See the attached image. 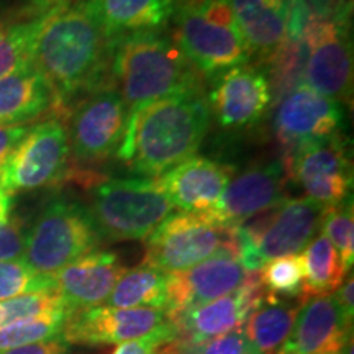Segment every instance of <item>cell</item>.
Wrapping results in <instances>:
<instances>
[{"label": "cell", "instance_id": "21", "mask_svg": "<svg viewBox=\"0 0 354 354\" xmlns=\"http://www.w3.org/2000/svg\"><path fill=\"white\" fill-rule=\"evenodd\" d=\"M125 271L117 254L97 250L66 266L53 276V281L69 315L105 304Z\"/></svg>", "mask_w": 354, "mask_h": 354}, {"label": "cell", "instance_id": "25", "mask_svg": "<svg viewBox=\"0 0 354 354\" xmlns=\"http://www.w3.org/2000/svg\"><path fill=\"white\" fill-rule=\"evenodd\" d=\"M300 304L268 294L243 326L248 342L259 354H277L289 338Z\"/></svg>", "mask_w": 354, "mask_h": 354}, {"label": "cell", "instance_id": "34", "mask_svg": "<svg viewBox=\"0 0 354 354\" xmlns=\"http://www.w3.org/2000/svg\"><path fill=\"white\" fill-rule=\"evenodd\" d=\"M177 338L176 326L169 320L166 326L161 330L154 331L151 335H146L143 338L130 339V342L120 343V346L112 354H158L159 349L165 346L166 343L172 342Z\"/></svg>", "mask_w": 354, "mask_h": 354}, {"label": "cell", "instance_id": "11", "mask_svg": "<svg viewBox=\"0 0 354 354\" xmlns=\"http://www.w3.org/2000/svg\"><path fill=\"white\" fill-rule=\"evenodd\" d=\"M128 110L112 84L84 97L69 118V149L84 165L102 162L120 149L125 136Z\"/></svg>", "mask_w": 354, "mask_h": 354}, {"label": "cell", "instance_id": "9", "mask_svg": "<svg viewBox=\"0 0 354 354\" xmlns=\"http://www.w3.org/2000/svg\"><path fill=\"white\" fill-rule=\"evenodd\" d=\"M71 156L68 130L59 118L30 128L0 169V185L8 194L28 192L63 179Z\"/></svg>", "mask_w": 354, "mask_h": 354}, {"label": "cell", "instance_id": "44", "mask_svg": "<svg viewBox=\"0 0 354 354\" xmlns=\"http://www.w3.org/2000/svg\"><path fill=\"white\" fill-rule=\"evenodd\" d=\"M277 354H289V353H286V351H281V353H277Z\"/></svg>", "mask_w": 354, "mask_h": 354}, {"label": "cell", "instance_id": "22", "mask_svg": "<svg viewBox=\"0 0 354 354\" xmlns=\"http://www.w3.org/2000/svg\"><path fill=\"white\" fill-rule=\"evenodd\" d=\"M251 57L268 61L286 38L289 0H225Z\"/></svg>", "mask_w": 354, "mask_h": 354}, {"label": "cell", "instance_id": "31", "mask_svg": "<svg viewBox=\"0 0 354 354\" xmlns=\"http://www.w3.org/2000/svg\"><path fill=\"white\" fill-rule=\"evenodd\" d=\"M322 233L338 251L343 268L348 272L353 268L354 261V215L351 197L339 205L326 209Z\"/></svg>", "mask_w": 354, "mask_h": 354}, {"label": "cell", "instance_id": "36", "mask_svg": "<svg viewBox=\"0 0 354 354\" xmlns=\"http://www.w3.org/2000/svg\"><path fill=\"white\" fill-rule=\"evenodd\" d=\"M26 232L19 218H10L0 227V263L24 259Z\"/></svg>", "mask_w": 354, "mask_h": 354}, {"label": "cell", "instance_id": "20", "mask_svg": "<svg viewBox=\"0 0 354 354\" xmlns=\"http://www.w3.org/2000/svg\"><path fill=\"white\" fill-rule=\"evenodd\" d=\"M353 320L344 315L335 294L305 297L282 348L289 354H335L351 342Z\"/></svg>", "mask_w": 354, "mask_h": 354}, {"label": "cell", "instance_id": "23", "mask_svg": "<svg viewBox=\"0 0 354 354\" xmlns=\"http://www.w3.org/2000/svg\"><path fill=\"white\" fill-rule=\"evenodd\" d=\"M109 39L122 35L165 30L177 0H81Z\"/></svg>", "mask_w": 354, "mask_h": 354}, {"label": "cell", "instance_id": "40", "mask_svg": "<svg viewBox=\"0 0 354 354\" xmlns=\"http://www.w3.org/2000/svg\"><path fill=\"white\" fill-rule=\"evenodd\" d=\"M158 354H197V348L189 346L179 339H172V342L166 343L165 346L159 349Z\"/></svg>", "mask_w": 354, "mask_h": 354}, {"label": "cell", "instance_id": "4", "mask_svg": "<svg viewBox=\"0 0 354 354\" xmlns=\"http://www.w3.org/2000/svg\"><path fill=\"white\" fill-rule=\"evenodd\" d=\"M174 41L201 76L215 79L251 61L225 0H177Z\"/></svg>", "mask_w": 354, "mask_h": 354}, {"label": "cell", "instance_id": "33", "mask_svg": "<svg viewBox=\"0 0 354 354\" xmlns=\"http://www.w3.org/2000/svg\"><path fill=\"white\" fill-rule=\"evenodd\" d=\"M0 305L3 310V325L15 320H24V318L51 315V313H66L68 315L55 287L3 300Z\"/></svg>", "mask_w": 354, "mask_h": 354}, {"label": "cell", "instance_id": "27", "mask_svg": "<svg viewBox=\"0 0 354 354\" xmlns=\"http://www.w3.org/2000/svg\"><path fill=\"white\" fill-rule=\"evenodd\" d=\"M300 256L305 272L304 299L333 294L346 279L348 272L343 268L338 251L323 233H318Z\"/></svg>", "mask_w": 354, "mask_h": 354}, {"label": "cell", "instance_id": "30", "mask_svg": "<svg viewBox=\"0 0 354 354\" xmlns=\"http://www.w3.org/2000/svg\"><path fill=\"white\" fill-rule=\"evenodd\" d=\"M266 292L277 299H304V263L300 254L281 256L268 261L259 269Z\"/></svg>", "mask_w": 354, "mask_h": 354}, {"label": "cell", "instance_id": "18", "mask_svg": "<svg viewBox=\"0 0 354 354\" xmlns=\"http://www.w3.org/2000/svg\"><path fill=\"white\" fill-rule=\"evenodd\" d=\"M248 271L232 254H215L183 272L167 274L166 313L174 318L180 313L225 297L240 289Z\"/></svg>", "mask_w": 354, "mask_h": 354}, {"label": "cell", "instance_id": "16", "mask_svg": "<svg viewBox=\"0 0 354 354\" xmlns=\"http://www.w3.org/2000/svg\"><path fill=\"white\" fill-rule=\"evenodd\" d=\"M344 125V105L320 95L304 84L279 100L274 115V130L287 149L342 135Z\"/></svg>", "mask_w": 354, "mask_h": 354}, {"label": "cell", "instance_id": "5", "mask_svg": "<svg viewBox=\"0 0 354 354\" xmlns=\"http://www.w3.org/2000/svg\"><path fill=\"white\" fill-rule=\"evenodd\" d=\"M102 241L88 207L74 198L56 197L43 207L26 232L24 261L41 276H55L94 253Z\"/></svg>", "mask_w": 354, "mask_h": 354}, {"label": "cell", "instance_id": "41", "mask_svg": "<svg viewBox=\"0 0 354 354\" xmlns=\"http://www.w3.org/2000/svg\"><path fill=\"white\" fill-rule=\"evenodd\" d=\"M12 212V197L6 189L0 185V227L10 220Z\"/></svg>", "mask_w": 354, "mask_h": 354}, {"label": "cell", "instance_id": "19", "mask_svg": "<svg viewBox=\"0 0 354 354\" xmlns=\"http://www.w3.org/2000/svg\"><path fill=\"white\" fill-rule=\"evenodd\" d=\"M233 169L210 158L190 156L156 177L172 207L183 214L207 216L218 205Z\"/></svg>", "mask_w": 354, "mask_h": 354}, {"label": "cell", "instance_id": "8", "mask_svg": "<svg viewBox=\"0 0 354 354\" xmlns=\"http://www.w3.org/2000/svg\"><path fill=\"white\" fill-rule=\"evenodd\" d=\"M308 46L302 84L331 100L346 102L353 87L349 12L313 20L304 35Z\"/></svg>", "mask_w": 354, "mask_h": 354}, {"label": "cell", "instance_id": "24", "mask_svg": "<svg viewBox=\"0 0 354 354\" xmlns=\"http://www.w3.org/2000/svg\"><path fill=\"white\" fill-rule=\"evenodd\" d=\"M57 107V97L33 63L0 79V125H28Z\"/></svg>", "mask_w": 354, "mask_h": 354}, {"label": "cell", "instance_id": "13", "mask_svg": "<svg viewBox=\"0 0 354 354\" xmlns=\"http://www.w3.org/2000/svg\"><path fill=\"white\" fill-rule=\"evenodd\" d=\"M209 95L210 113L223 130H246L263 120L274 94L268 73L259 66L243 64L214 79Z\"/></svg>", "mask_w": 354, "mask_h": 354}, {"label": "cell", "instance_id": "43", "mask_svg": "<svg viewBox=\"0 0 354 354\" xmlns=\"http://www.w3.org/2000/svg\"><path fill=\"white\" fill-rule=\"evenodd\" d=\"M3 325V310H2V305H0V326Z\"/></svg>", "mask_w": 354, "mask_h": 354}, {"label": "cell", "instance_id": "29", "mask_svg": "<svg viewBox=\"0 0 354 354\" xmlns=\"http://www.w3.org/2000/svg\"><path fill=\"white\" fill-rule=\"evenodd\" d=\"M66 313H51L15 320L0 326V353L25 344L48 342L63 336Z\"/></svg>", "mask_w": 354, "mask_h": 354}, {"label": "cell", "instance_id": "1", "mask_svg": "<svg viewBox=\"0 0 354 354\" xmlns=\"http://www.w3.org/2000/svg\"><path fill=\"white\" fill-rule=\"evenodd\" d=\"M33 64L50 81L57 107L110 86V39L82 2L55 0L43 13Z\"/></svg>", "mask_w": 354, "mask_h": 354}, {"label": "cell", "instance_id": "17", "mask_svg": "<svg viewBox=\"0 0 354 354\" xmlns=\"http://www.w3.org/2000/svg\"><path fill=\"white\" fill-rule=\"evenodd\" d=\"M325 212V207L308 197L287 198L276 207L254 250L241 261V266L248 272H254L274 258L302 253L322 232Z\"/></svg>", "mask_w": 354, "mask_h": 354}, {"label": "cell", "instance_id": "12", "mask_svg": "<svg viewBox=\"0 0 354 354\" xmlns=\"http://www.w3.org/2000/svg\"><path fill=\"white\" fill-rule=\"evenodd\" d=\"M287 169L284 159H271L246 167L238 176H232L218 205L207 218L234 228L254 215L274 209L287 198Z\"/></svg>", "mask_w": 354, "mask_h": 354}, {"label": "cell", "instance_id": "38", "mask_svg": "<svg viewBox=\"0 0 354 354\" xmlns=\"http://www.w3.org/2000/svg\"><path fill=\"white\" fill-rule=\"evenodd\" d=\"M0 354H68V343L63 338H55L48 339V342L32 343L25 344V346L7 349V351Z\"/></svg>", "mask_w": 354, "mask_h": 354}, {"label": "cell", "instance_id": "42", "mask_svg": "<svg viewBox=\"0 0 354 354\" xmlns=\"http://www.w3.org/2000/svg\"><path fill=\"white\" fill-rule=\"evenodd\" d=\"M335 354H353V339L346 344V346H344V348L342 349V351L335 353Z\"/></svg>", "mask_w": 354, "mask_h": 354}, {"label": "cell", "instance_id": "6", "mask_svg": "<svg viewBox=\"0 0 354 354\" xmlns=\"http://www.w3.org/2000/svg\"><path fill=\"white\" fill-rule=\"evenodd\" d=\"M172 210L156 179H107L91 189L88 212L105 241L146 240Z\"/></svg>", "mask_w": 354, "mask_h": 354}, {"label": "cell", "instance_id": "32", "mask_svg": "<svg viewBox=\"0 0 354 354\" xmlns=\"http://www.w3.org/2000/svg\"><path fill=\"white\" fill-rule=\"evenodd\" d=\"M55 287L53 276L35 272L24 259L2 261L0 263V302Z\"/></svg>", "mask_w": 354, "mask_h": 354}, {"label": "cell", "instance_id": "37", "mask_svg": "<svg viewBox=\"0 0 354 354\" xmlns=\"http://www.w3.org/2000/svg\"><path fill=\"white\" fill-rule=\"evenodd\" d=\"M30 128L32 127L28 125H0V169L10 158L13 149L25 138Z\"/></svg>", "mask_w": 354, "mask_h": 354}, {"label": "cell", "instance_id": "7", "mask_svg": "<svg viewBox=\"0 0 354 354\" xmlns=\"http://www.w3.org/2000/svg\"><path fill=\"white\" fill-rule=\"evenodd\" d=\"M238 259L234 228L221 227L203 215H169L146 238L143 264L165 274L183 272L215 254Z\"/></svg>", "mask_w": 354, "mask_h": 354}, {"label": "cell", "instance_id": "35", "mask_svg": "<svg viewBox=\"0 0 354 354\" xmlns=\"http://www.w3.org/2000/svg\"><path fill=\"white\" fill-rule=\"evenodd\" d=\"M197 354H259L248 342L243 328H236L228 333L210 339L209 343L197 348Z\"/></svg>", "mask_w": 354, "mask_h": 354}, {"label": "cell", "instance_id": "39", "mask_svg": "<svg viewBox=\"0 0 354 354\" xmlns=\"http://www.w3.org/2000/svg\"><path fill=\"white\" fill-rule=\"evenodd\" d=\"M353 290H354V281L353 274H349L348 279L339 284L338 289L335 292V297L338 300L339 307L343 308L344 315H346L349 320H353L354 317V299H353Z\"/></svg>", "mask_w": 354, "mask_h": 354}, {"label": "cell", "instance_id": "28", "mask_svg": "<svg viewBox=\"0 0 354 354\" xmlns=\"http://www.w3.org/2000/svg\"><path fill=\"white\" fill-rule=\"evenodd\" d=\"M55 0L25 19L0 24V79L33 63V48L43 13Z\"/></svg>", "mask_w": 354, "mask_h": 354}, {"label": "cell", "instance_id": "26", "mask_svg": "<svg viewBox=\"0 0 354 354\" xmlns=\"http://www.w3.org/2000/svg\"><path fill=\"white\" fill-rule=\"evenodd\" d=\"M105 304L112 308H161L166 312L167 274L145 264L125 271Z\"/></svg>", "mask_w": 354, "mask_h": 354}, {"label": "cell", "instance_id": "2", "mask_svg": "<svg viewBox=\"0 0 354 354\" xmlns=\"http://www.w3.org/2000/svg\"><path fill=\"white\" fill-rule=\"evenodd\" d=\"M201 74L174 38L158 32H138L110 39V82L128 110L122 146L130 143L140 113L167 97L202 91Z\"/></svg>", "mask_w": 354, "mask_h": 354}, {"label": "cell", "instance_id": "15", "mask_svg": "<svg viewBox=\"0 0 354 354\" xmlns=\"http://www.w3.org/2000/svg\"><path fill=\"white\" fill-rule=\"evenodd\" d=\"M169 317L161 308L92 307L69 313L64 322L63 339L82 346L118 344L143 338L161 330Z\"/></svg>", "mask_w": 354, "mask_h": 354}, {"label": "cell", "instance_id": "14", "mask_svg": "<svg viewBox=\"0 0 354 354\" xmlns=\"http://www.w3.org/2000/svg\"><path fill=\"white\" fill-rule=\"evenodd\" d=\"M266 297L268 292L261 282L259 271L248 272L246 281L240 289L214 302L169 318L176 326V339L189 346L198 348L228 331L243 328L248 317L259 307Z\"/></svg>", "mask_w": 354, "mask_h": 354}, {"label": "cell", "instance_id": "3", "mask_svg": "<svg viewBox=\"0 0 354 354\" xmlns=\"http://www.w3.org/2000/svg\"><path fill=\"white\" fill-rule=\"evenodd\" d=\"M210 120L202 91L167 97L140 113L130 143L118 149V158L140 174L161 176L196 156Z\"/></svg>", "mask_w": 354, "mask_h": 354}, {"label": "cell", "instance_id": "10", "mask_svg": "<svg viewBox=\"0 0 354 354\" xmlns=\"http://www.w3.org/2000/svg\"><path fill=\"white\" fill-rule=\"evenodd\" d=\"M284 165L289 179L325 209L351 197L353 167L343 133L295 146L286 154Z\"/></svg>", "mask_w": 354, "mask_h": 354}]
</instances>
